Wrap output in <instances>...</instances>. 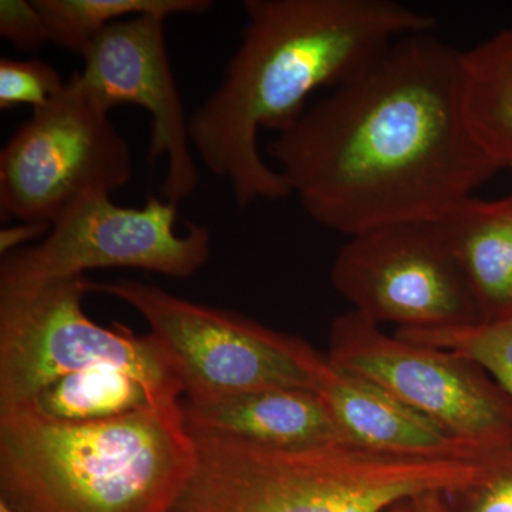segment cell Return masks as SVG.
<instances>
[{"mask_svg": "<svg viewBox=\"0 0 512 512\" xmlns=\"http://www.w3.org/2000/svg\"><path fill=\"white\" fill-rule=\"evenodd\" d=\"M481 322L512 316V192L498 200L458 201L436 220Z\"/></svg>", "mask_w": 512, "mask_h": 512, "instance_id": "14", "label": "cell"}, {"mask_svg": "<svg viewBox=\"0 0 512 512\" xmlns=\"http://www.w3.org/2000/svg\"><path fill=\"white\" fill-rule=\"evenodd\" d=\"M131 171L127 141L76 72L0 151V215L53 225L87 192L124 187Z\"/></svg>", "mask_w": 512, "mask_h": 512, "instance_id": "8", "label": "cell"}, {"mask_svg": "<svg viewBox=\"0 0 512 512\" xmlns=\"http://www.w3.org/2000/svg\"><path fill=\"white\" fill-rule=\"evenodd\" d=\"M90 293L113 296L136 309L171 353L190 406L272 387L316 390L328 356L296 336L276 332L224 309L187 301L133 279L96 284Z\"/></svg>", "mask_w": 512, "mask_h": 512, "instance_id": "6", "label": "cell"}, {"mask_svg": "<svg viewBox=\"0 0 512 512\" xmlns=\"http://www.w3.org/2000/svg\"><path fill=\"white\" fill-rule=\"evenodd\" d=\"M194 463L181 403L99 421L0 412V503L13 512H173Z\"/></svg>", "mask_w": 512, "mask_h": 512, "instance_id": "3", "label": "cell"}, {"mask_svg": "<svg viewBox=\"0 0 512 512\" xmlns=\"http://www.w3.org/2000/svg\"><path fill=\"white\" fill-rule=\"evenodd\" d=\"M111 194H84L53 222L40 244L2 256L0 291H22L93 269L133 268L190 278L207 264L211 234L188 222L175 228L178 204L148 198L141 208L119 207Z\"/></svg>", "mask_w": 512, "mask_h": 512, "instance_id": "9", "label": "cell"}, {"mask_svg": "<svg viewBox=\"0 0 512 512\" xmlns=\"http://www.w3.org/2000/svg\"><path fill=\"white\" fill-rule=\"evenodd\" d=\"M400 338L453 350L483 367L512 400V316L454 329L396 330Z\"/></svg>", "mask_w": 512, "mask_h": 512, "instance_id": "18", "label": "cell"}, {"mask_svg": "<svg viewBox=\"0 0 512 512\" xmlns=\"http://www.w3.org/2000/svg\"><path fill=\"white\" fill-rule=\"evenodd\" d=\"M409 504L410 501L409 503H404L402 505H399V507L393 508V510L389 512H409Z\"/></svg>", "mask_w": 512, "mask_h": 512, "instance_id": "24", "label": "cell"}, {"mask_svg": "<svg viewBox=\"0 0 512 512\" xmlns=\"http://www.w3.org/2000/svg\"><path fill=\"white\" fill-rule=\"evenodd\" d=\"M66 86L55 67L43 60H0V110L20 104L45 106Z\"/></svg>", "mask_w": 512, "mask_h": 512, "instance_id": "19", "label": "cell"}, {"mask_svg": "<svg viewBox=\"0 0 512 512\" xmlns=\"http://www.w3.org/2000/svg\"><path fill=\"white\" fill-rule=\"evenodd\" d=\"M86 276L22 291H0V412L35 400L56 380L94 366H116L146 384L161 402L184 393L175 360L153 333L109 329L83 309Z\"/></svg>", "mask_w": 512, "mask_h": 512, "instance_id": "5", "label": "cell"}, {"mask_svg": "<svg viewBox=\"0 0 512 512\" xmlns=\"http://www.w3.org/2000/svg\"><path fill=\"white\" fill-rule=\"evenodd\" d=\"M330 282L350 311L379 326L434 330L481 322L436 220L394 222L349 237Z\"/></svg>", "mask_w": 512, "mask_h": 512, "instance_id": "10", "label": "cell"}, {"mask_svg": "<svg viewBox=\"0 0 512 512\" xmlns=\"http://www.w3.org/2000/svg\"><path fill=\"white\" fill-rule=\"evenodd\" d=\"M80 79L93 99L110 111L136 104L151 116L150 164L167 157L161 185L165 201L190 197L200 183L191 154L190 120L171 69L165 18L140 15L113 23L83 53Z\"/></svg>", "mask_w": 512, "mask_h": 512, "instance_id": "11", "label": "cell"}, {"mask_svg": "<svg viewBox=\"0 0 512 512\" xmlns=\"http://www.w3.org/2000/svg\"><path fill=\"white\" fill-rule=\"evenodd\" d=\"M448 500L461 512H512V447L495 457L483 478Z\"/></svg>", "mask_w": 512, "mask_h": 512, "instance_id": "20", "label": "cell"}, {"mask_svg": "<svg viewBox=\"0 0 512 512\" xmlns=\"http://www.w3.org/2000/svg\"><path fill=\"white\" fill-rule=\"evenodd\" d=\"M0 512H13L8 505L0 503Z\"/></svg>", "mask_w": 512, "mask_h": 512, "instance_id": "25", "label": "cell"}, {"mask_svg": "<svg viewBox=\"0 0 512 512\" xmlns=\"http://www.w3.org/2000/svg\"><path fill=\"white\" fill-rule=\"evenodd\" d=\"M0 35L20 52H35L50 43L45 18L28 0L0 2Z\"/></svg>", "mask_w": 512, "mask_h": 512, "instance_id": "21", "label": "cell"}, {"mask_svg": "<svg viewBox=\"0 0 512 512\" xmlns=\"http://www.w3.org/2000/svg\"><path fill=\"white\" fill-rule=\"evenodd\" d=\"M28 404L47 417L63 421L109 420L153 407L173 406L161 402L130 373L109 365L64 376Z\"/></svg>", "mask_w": 512, "mask_h": 512, "instance_id": "16", "label": "cell"}, {"mask_svg": "<svg viewBox=\"0 0 512 512\" xmlns=\"http://www.w3.org/2000/svg\"><path fill=\"white\" fill-rule=\"evenodd\" d=\"M244 9L247 26L224 80L188 124L191 146L239 207L291 195L259 154L261 128L281 133L313 92L352 82L394 42L439 23L394 0H247Z\"/></svg>", "mask_w": 512, "mask_h": 512, "instance_id": "2", "label": "cell"}, {"mask_svg": "<svg viewBox=\"0 0 512 512\" xmlns=\"http://www.w3.org/2000/svg\"><path fill=\"white\" fill-rule=\"evenodd\" d=\"M306 214L346 237L434 221L503 170L466 114L464 52L404 36L268 146Z\"/></svg>", "mask_w": 512, "mask_h": 512, "instance_id": "1", "label": "cell"}, {"mask_svg": "<svg viewBox=\"0 0 512 512\" xmlns=\"http://www.w3.org/2000/svg\"><path fill=\"white\" fill-rule=\"evenodd\" d=\"M318 393L350 446L383 456L421 460L493 456L478 453L382 387L340 372L330 362Z\"/></svg>", "mask_w": 512, "mask_h": 512, "instance_id": "12", "label": "cell"}, {"mask_svg": "<svg viewBox=\"0 0 512 512\" xmlns=\"http://www.w3.org/2000/svg\"><path fill=\"white\" fill-rule=\"evenodd\" d=\"M190 431L194 468L173 512H389L423 494L464 490L500 454L421 460L353 446H261Z\"/></svg>", "mask_w": 512, "mask_h": 512, "instance_id": "4", "label": "cell"}, {"mask_svg": "<svg viewBox=\"0 0 512 512\" xmlns=\"http://www.w3.org/2000/svg\"><path fill=\"white\" fill-rule=\"evenodd\" d=\"M466 114L485 153L512 170V25L464 50Z\"/></svg>", "mask_w": 512, "mask_h": 512, "instance_id": "15", "label": "cell"}, {"mask_svg": "<svg viewBox=\"0 0 512 512\" xmlns=\"http://www.w3.org/2000/svg\"><path fill=\"white\" fill-rule=\"evenodd\" d=\"M326 356L335 369L377 384L478 453L512 447V400L470 357L387 335L353 311L333 320Z\"/></svg>", "mask_w": 512, "mask_h": 512, "instance_id": "7", "label": "cell"}, {"mask_svg": "<svg viewBox=\"0 0 512 512\" xmlns=\"http://www.w3.org/2000/svg\"><path fill=\"white\" fill-rule=\"evenodd\" d=\"M190 429L281 448L350 446L316 390L272 387L207 406L183 404Z\"/></svg>", "mask_w": 512, "mask_h": 512, "instance_id": "13", "label": "cell"}, {"mask_svg": "<svg viewBox=\"0 0 512 512\" xmlns=\"http://www.w3.org/2000/svg\"><path fill=\"white\" fill-rule=\"evenodd\" d=\"M409 512H451L448 494L427 493L410 501Z\"/></svg>", "mask_w": 512, "mask_h": 512, "instance_id": "23", "label": "cell"}, {"mask_svg": "<svg viewBox=\"0 0 512 512\" xmlns=\"http://www.w3.org/2000/svg\"><path fill=\"white\" fill-rule=\"evenodd\" d=\"M46 20L50 43L83 53L96 36L123 18L157 15H198L214 5L210 0H33Z\"/></svg>", "mask_w": 512, "mask_h": 512, "instance_id": "17", "label": "cell"}, {"mask_svg": "<svg viewBox=\"0 0 512 512\" xmlns=\"http://www.w3.org/2000/svg\"><path fill=\"white\" fill-rule=\"evenodd\" d=\"M52 225L45 222H19L18 225L0 231V254L2 256L18 251L26 242L47 237Z\"/></svg>", "mask_w": 512, "mask_h": 512, "instance_id": "22", "label": "cell"}]
</instances>
